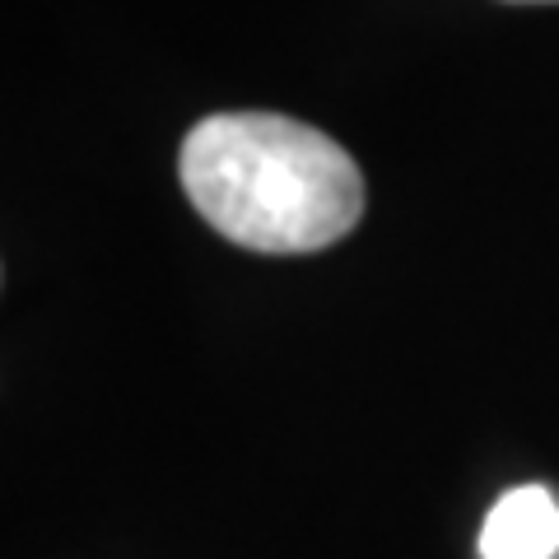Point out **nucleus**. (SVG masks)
<instances>
[{"label": "nucleus", "mask_w": 559, "mask_h": 559, "mask_svg": "<svg viewBox=\"0 0 559 559\" xmlns=\"http://www.w3.org/2000/svg\"><path fill=\"white\" fill-rule=\"evenodd\" d=\"M178 178L215 234L248 252H322L364 215V173L285 112H215L182 140Z\"/></svg>", "instance_id": "nucleus-1"}, {"label": "nucleus", "mask_w": 559, "mask_h": 559, "mask_svg": "<svg viewBox=\"0 0 559 559\" xmlns=\"http://www.w3.org/2000/svg\"><path fill=\"white\" fill-rule=\"evenodd\" d=\"M559 503L546 485L509 489L480 527V559H555Z\"/></svg>", "instance_id": "nucleus-2"}]
</instances>
